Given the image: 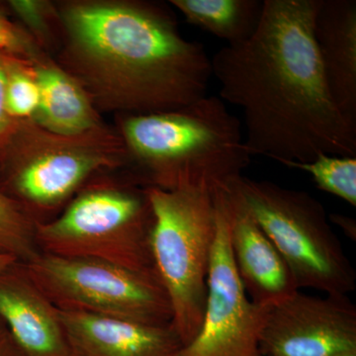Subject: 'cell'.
I'll return each instance as SVG.
<instances>
[{"instance_id":"cell-1","label":"cell","mask_w":356,"mask_h":356,"mask_svg":"<svg viewBox=\"0 0 356 356\" xmlns=\"http://www.w3.org/2000/svg\"><path fill=\"white\" fill-rule=\"evenodd\" d=\"M321 0H264L257 32L211 58L222 102L245 116L250 156L282 165L355 156L356 125L337 106L314 39Z\"/></svg>"},{"instance_id":"cell-2","label":"cell","mask_w":356,"mask_h":356,"mask_svg":"<svg viewBox=\"0 0 356 356\" xmlns=\"http://www.w3.org/2000/svg\"><path fill=\"white\" fill-rule=\"evenodd\" d=\"M56 60L99 112L156 113L205 97L212 74L202 43L189 41L165 3L145 0L57 2Z\"/></svg>"},{"instance_id":"cell-3","label":"cell","mask_w":356,"mask_h":356,"mask_svg":"<svg viewBox=\"0 0 356 356\" xmlns=\"http://www.w3.org/2000/svg\"><path fill=\"white\" fill-rule=\"evenodd\" d=\"M117 131L130 175L143 187L226 189L252 161L241 122L219 96L170 111L118 115Z\"/></svg>"},{"instance_id":"cell-4","label":"cell","mask_w":356,"mask_h":356,"mask_svg":"<svg viewBox=\"0 0 356 356\" xmlns=\"http://www.w3.org/2000/svg\"><path fill=\"white\" fill-rule=\"evenodd\" d=\"M129 163L117 129L103 125L58 135L32 121L18 122L0 152V189L33 221L57 218L88 182Z\"/></svg>"},{"instance_id":"cell-5","label":"cell","mask_w":356,"mask_h":356,"mask_svg":"<svg viewBox=\"0 0 356 356\" xmlns=\"http://www.w3.org/2000/svg\"><path fill=\"white\" fill-rule=\"evenodd\" d=\"M154 213L145 187L102 175L88 182L55 219L37 225L40 252L86 257L158 273L152 252Z\"/></svg>"},{"instance_id":"cell-6","label":"cell","mask_w":356,"mask_h":356,"mask_svg":"<svg viewBox=\"0 0 356 356\" xmlns=\"http://www.w3.org/2000/svg\"><path fill=\"white\" fill-rule=\"evenodd\" d=\"M291 271L299 290L348 295L356 271L329 222L323 204L306 191L241 175L229 182Z\"/></svg>"},{"instance_id":"cell-7","label":"cell","mask_w":356,"mask_h":356,"mask_svg":"<svg viewBox=\"0 0 356 356\" xmlns=\"http://www.w3.org/2000/svg\"><path fill=\"white\" fill-rule=\"evenodd\" d=\"M154 213L152 252L184 346L197 336L217 233L216 191L145 187Z\"/></svg>"},{"instance_id":"cell-8","label":"cell","mask_w":356,"mask_h":356,"mask_svg":"<svg viewBox=\"0 0 356 356\" xmlns=\"http://www.w3.org/2000/svg\"><path fill=\"white\" fill-rule=\"evenodd\" d=\"M22 264L58 310L145 325L172 323V305L158 273L132 270L99 259L43 252Z\"/></svg>"},{"instance_id":"cell-9","label":"cell","mask_w":356,"mask_h":356,"mask_svg":"<svg viewBox=\"0 0 356 356\" xmlns=\"http://www.w3.org/2000/svg\"><path fill=\"white\" fill-rule=\"evenodd\" d=\"M217 233L211 254L207 302L197 336L181 356H261L259 339L273 305L250 301L229 243L228 193L216 191Z\"/></svg>"},{"instance_id":"cell-10","label":"cell","mask_w":356,"mask_h":356,"mask_svg":"<svg viewBox=\"0 0 356 356\" xmlns=\"http://www.w3.org/2000/svg\"><path fill=\"white\" fill-rule=\"evenodd\" d=\"M261 356L356 355V306L348 295L298 290L274 304L259 339Z\"/></svg>"},{"instance_id":"cell-11","label":"cell","mask_w":356,"mask_h":356,"mask_svg":"<svg viewBox=\"0 0 356 356\" xmlns=\"http://www.w3.org/2000/svg\"><path fill=\"white\" fill-rule=\"evenodd\" d=\"M0 318L22 356H69L58 310L20 262L0 270Z\"/></svg>"},{"instance_id":"cell-12","label":"cell","mask_w":356,"mask_h":356,"mask_svg":"<svg viewBox=\"0 0 356 356\" xmlns=\"http://www.w3.org/2000/svg\"><path fill=\"white\" fill-rule=\"evenodd\" d=\"M58 313L69 356H181L184 351L172 323L145 325L79 312Z\"/></svg>"},{"instance_id":"cell-13","label":"cell","mask_w":356,"mask_h":356,"mask_svg":"<svg viewBox=\"0 0 356 356\" xmlns=\"http://www.w3.org/2000/svg\"><path fill=\"white\" fill-rule=\"evenodd\" d=\"M229 243L236 273L250 301L274 305L298 291L282 255L245 206L227 188Z\"/></svg>"},{"instance_id":"cell-14","label":"cell","mask_w":356,"mask_h":356,"mask_svg":"<svg viewBox=\"0 0 356 356\" xmlns=\"http://www.w3.org/2000/svg\"><path fill=\"white\" fill-rule=\"evenodd\" d=\"M313 33L332 99L356 125L355 0H321Z\"/></svg>"},{"instance_id":"cell-15","label":"cell","mask_w":356,"mask_h":356,"mask_svg":"<svg viewBox=\"0 0 356 356\" xmlns=\"http://www.w3.org/2000/svg\"><path fill=\"white\" fill-rule=\"evenodd\" d=\"M40 89L34 122L58 135H79L104 125L86 89L55 58L42 54L31 60Z\"/></svg>"},{"instance_id":"cell-16","label":"cell","mask_w":356,"mask_h":356,"mask_svg":"<svg viewBox=\"0 0 356 356\" xmlns=\"http://www.w3.org/2000/svg\"><path fill=\"white\" fill-rule=\"evenodd\" d=\"M189 24L226 41L242 44L261 23L264 0H170Z\"/></svg>"},{"instance_id":"cell-17","label":"cell","mask_w":356,"mask_h":356,"mask_svg":"<svg viewBox=\"0 0 356 356\" xmlns=\"http://www.w3.org/2000/svg\"><path fill=\"white\" fill-rule=\"evenodd\" d=\"M36 231V222L0 189V254L20 264L32 261L41 254Z\"/></svg>"},{"instance_id":"cell-18","label":"cell","mask_w":356,"mask_h":356,"mask_svg":"<svg viewBox=\"0 0 356 356\" xmlns=\"http://www.w3.org/2000/svg\"><path fill=\"white\" fill-rule=\"evenodd\" d=\"M288 168L307 172L321 191L356 206V156L318 154L308 163H290Z\"/></svg>"},{"instance_id":"cell-19","label":"cell","mask_w":356,"mask_h":356,"mask_svg":"<svg viewBox=\"0 0 356 356\" xmlns=\"http://www.w3.org/2000/svg\"><path fill=\"white\" fill-rule=\"evenodd\" d=\"M14 19L28 32L46 54L58 50L62 42V21L57 2L48 0H9L6 1Z\"/></svg>"},{"instance_id":"cell-20","label":"cell","mask_w":356,"mask_h":356,"mask_svg":"<svg viewBox=\"0 0 356 356\" xmlns=\"http://www.w3.org/2000/svg\"><path fill=\"white\" fill-rule=\"evenodd\" d=\"M6 104L15 122L34 120L40 104V89L31 60L4 54Z\"/></svg>"},{"instance_id":"cell-21","label":"cell","mask_w":356,"mask_h":356,"mask_svg":"<svg viewBox=\"0 0 356 356\" xmlns=\"http://www.w3.org/2000/svg\"><path fill=\"white\" fill-rule=\"evenodd\" d=\"M0 53L27 60H35L42 54H46L14 19L6 2L2 1H0Z\"/></svg>"},{"instance_id":"cell-22","label":"cell","mask_w":356,"mask_h":356,"mask_svg":"<svg viewBox=\"0 0 356 356\" xmlns=\"http://www.w3.org/2000/svg\"><path fill=\"white\" fill-rule=\"evenodd\" d=\"M9 116L6 104V70H4V54L0 53V152L6 146L7 140L13 135L17 126Z\"/></svg>"},{"instance_id":"cell-23","label":"cell","mask_w":356,"mask_h":356,"mask_svg":"<svg viewBox=\"0 0 356 356\" xmlns=\"http://www.w3.org/2000/svg\"><path fill=\"white\" fill-rule=\"evenodd\" d=\"M0 356H22L13 334L0 318Z\"/></svg>"},{"instance_id":"cell-24","label":"cell","mask_w":356,"mask_h":356,"mask_svg":"<svg viewBox=\"0 0 356 356\" xmlns=\"http://www.w3.org/2000/svg\"><path fill=\"white\" fill-rule=\"evenodd\" d=\"M329 220L343 229L344 235L348 236L350 240L355 242L356 224L355 220L353 218L344 216V215L341 214H331L330 215Z\"/></svg>"},{"instance_id":"cell-25","label":"cell","mask_w":356,"mask_h":356,"mask_svg":"<svg viewBox=\"0 0 356 356\" xmlns=\"http://www.w3.org/2000/svg\"><path fill=\"white\" fill-rule=\"evenodd\" d=\"M14 262L18 261H16L15 259H13V257H7V255L0 254V270H2V269L6 268V267L11 266V264H13Z\"/></svg>"},{"instance_id":"cell-26","label":"cell","mask_w":356,"mask_h":356,"mask_svg":"<svg viewBox=\"0 0 356 356\" xmlns=\"http://www.w3.org/2000/svg\"><path fill=\"white\" fill-rule=\"evenodd\" d=\"M355 356H356V355H355Z\"/></svg>"}]
</instances>
